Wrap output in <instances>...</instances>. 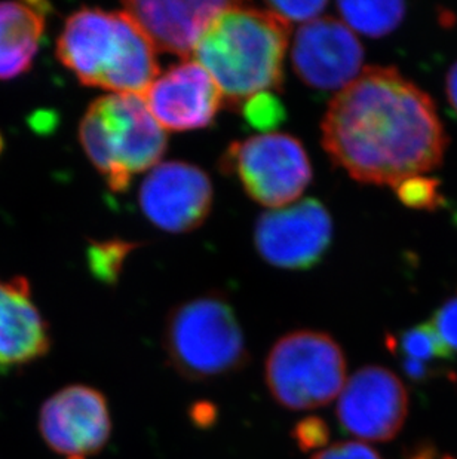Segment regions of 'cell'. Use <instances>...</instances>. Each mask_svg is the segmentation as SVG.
I'll return each mask as SVG.
<instances>
[{
    "label": "cell",
    "instance_id": "17",
    "mask_svg": "<svg viewBox=\"0 0 457 459\" xmlns=\"http://www.w3.org/2000/svg\"><path fill=\"white\" fill-rule=\"evenodd\" d=\"M388 347L400 359L406 377L413 382L434 381L449 372L445 361L453 359L431 323L414 325L388 339Z\"/></svg>",
    "mask_w": 457,
    "mask_h": 459
},
{
    "label": "cell",
    "instance_id": "19",
    "mask_svg": "<svg viewBox=\"0 0 457 459\" xmlns=\"http://www.w3.org/2000/svg\"><path fill=\"white\" fill-rule=\"evenodd\" d=\"M134 248V243L122 239L94 241L88 247V268L99 281L115 284L121 275L124 262Z\"/></svg>",
    "mask_w": 457,
    "mask_h": 459
},
{
    "label": "cell",
    "instance_id": "5",
    "mask_svg": "<svg viewBox=\"0 0 457 459\" xmlns=\"http://www.w3.org/2000/svg\"><path fill=\"white\" fill-rule=\"evenodd\" d=\"M168 363L190 382L217 381L248 361L246 338L223 296H199L168 312L162 334Z\"/></svg>",
    "mask_w": 457,
    "mask_h": 459
},
{
    "label": "cell",
    "instance_id": "28",
    "mask_svg": "<svg viewBox=\"0 0 457 459\" xmlns=\"http://www.w3.org/2000/svg\"><path fill=\"white\" fill-rule=\"evenodd\" d=\"M4 135L0 134V155H2V152H4Z\"/></svg>",
    "mask_w": 457,
    "mask_h": 459
},
{
    "label": "cell",
    "instance_id": "27",
    "mask_svg": "<svg viewBox=\"0 0 457 459\" xmlns=\"http://www.w3.org/2000/svg\"><path fill=\"white\" fill-rule=\"evenodd\" d=\"M445 90H447L450 104L457 113V63H454L453 67L450 69L449 74H447Z\"/></svg>",
    "mask_w": 457,
    "mask_h": 459
},
{
    "label": "cell",
    "instance_id": "26",
    "mask_svg": "<svg viewBox=\"0 0 457 459\" xmlns=\"http://www.w3.org/2000/svg\"><path fill=\"white\" fill-rule=\"evenodd\" d=\"M192 420L194 424L208 427L216 420V409L210 403H196L192 409Z\"/></svg>",
    "mask_w": 457,
    "mask_h": 459
},
{
    "label": "cell",
    "instance_id": "7",
    "mask_svg": "<svg viewBox=\"0 0 457 459\" xmlns=\"http://www.w3.org/2000/svg\"><path fill=\"white\" fill-rule=\"evenodd\" d=\"M220 169L239 180L251 200L271 210L294 204L312 182L306 149L282 133L233 142L221 156Z\"/></svg>",
    "mask_w": 457,
    "mask_h": 459
},
{
    "label": "cell",
    "instance_id": "10",
    "mask_svg": "<svg viewBox=\"0 0 457 459\" xmlns=\"http://www.w3.org/2000/svg\"><path fill=\"white\" fill-rule=\"evenodd\" d=\"M214 191L211 178L196 165L169 160L142 180L138 201L151 223L171 234H185L207 221Z\"/></svg>",
    "mask_w": 457,
    "mask_h": 459
},
{
    "label": "cell",
    "instance_id": "22",
    "mask_svg": "<svg viewBox=\"0 0 457 459\" xmlns=\"http://www.w3.org/2000/svg\"><path fill=\"white\" fill-rule=\"evenodd\" d=\"M327 2H268L266 8L268 11L282 20L285 24H294V22H314L316 18H320L323 9L327 8Z\"/></svg>",
    "mask_w": 457,
    "mask_h": 459
},
{
    "label": "cell",
    "instance_id": "9",
    "mask_svg": "<svg viewBox=\"0 0 457 459\" xmlns=\"http://www.w3.org/2000/svg\"><path fill=\"white\" fill-rule=\"evenodd\" d=\"M409 394L389 368L366 366L346 381L336 415L341 429L366 442H389L404 427Z\"/></svg>",
    "mask_w": 457,
    "mask_h": 459
},
{
    "label": "cell",
    "instance_id": "1",
    "mask_svg": "<svg viewBox=\"0 0 457 459\" xmlns=\"http://www.w3.org/2000/svg\"><path fill=\"white\" fill-rule=\"evenodd\" d=\"M321 130L337 167L379 186L440 167L449 143L431 97L393 67H368L339 91Z\"/></svg>",
    "mask_w": 457,
    "mask_h": 459
},
{
    "label": "cell",
    "instance_id": "12",
    "mask_svg": "<svg viewBox=\"0 0 457 459\" xmlns=\"http://www.w3.org/2000/svg\"><path fill=\"white\" fill-rule=\"evenodd\" d=\"M39 429L52 451L85 459L101 451L112 433L108 402L91 386H65L45 402Z\"/></svg>",
    "mask_w": 457,
    "mask_h": 459
},
{
    "label": "cell",
    "instance_id": "18",
    "mask_svg": "<svg viewBox=\"0 0 457 459\" xmlns=\"http://www.w3.org/2000/svg\"><path fill=\"white\" fill-rule=\"evenodd\" d=\"M337 9L350 30L370 38L389 35L406 15L402 2H339Z\"/></svg>",
    "mask_w": 457,
    "mask_h": 459
},
{
    "label": "cell",
    "instance_id": "21",
    "mask_svg": "<svg viewBox=\"0 0 457 459\" xmlns=\"http://www.w3.org/2000/svg\"><path fill=\"white\" fill-rule=\"evenodd\" d=\"M395 189L398 198L407 207L416 210H436L443 204L440 182L436 178L416 176L400 183Z\"/></svg>",
    "mask_w": 457,
    "mask_h": 459
},
{
    "label": "cell",
    "instance_id": "6",
    "mask_svg": "<svg viewBox=\"0 0 457 459\" xmlns=\"http://www.w3.org/2000/svg\"><path fill=\"white\" fill-rule=\"evenodd\" d=\"M264 382L276 403L314 411L339 399L346 384V357L336 339L296 330L278 339L264 364Z\"/></svg>",
    "mask_w": 457,
    "mask_h": 459
},
{
    "label": "cell",
    "instance_id": "14",
    "mask_svg": "<svg viewBox=\"0 0 457 459\" xmlns=\"http://www.w3.org/2000/svg\"><path fill=\"white\" fill-rule=\"evenodd\" d=\"M228 2H162V0H131L124 4L130 15L155 49L178 56L194 52L217 15Z\"/></svg>",
    "mask_w": 457,
    "mask_h": 459
},
{
    "label": "cell",
    "instance_id": "4",
    "mask_svg": "<svg viewBox=\"0 0 457 459\" xmlns=\"http://www.w3.org/2000/svg\"><path fill=\"white\" fill-rule=\"evenodd\" d=\"M83 151L108 187L124 192L134 174L155 169L168 139L142 96L108 94L92 101L79 126Z\"/></svg>",
    "mask_w": 457,
    "mask_h": 459
},
{
    "label": "cell",
    "instance_id": "2",
    "mask_svg": "<svg viewBox=\"0 0 457 459\" xmlns=\"http://www.w3.org/2000/svg\"><path fill=\"white\" fill-rule=\"evenodd\" d=\"M289 33V24L268 9L228 2L199 39L194 56L225 104L241 108L250 97L282 87Z\"/></svg>",
    "mask_w": 457,
    "mask_h": 459
},
{
    "label": "cell",
    "instance_id": "25",
    "mask_svg": "<svg viewBox=\"0 0 457 459\" xmlns=\"http://www.w3.org/2000/svg\"><path fill=\"white\" fill-rule=\"evenodd\" d=\"M312 459H384L363 442H339L316 452Z\"/></svg>",
    "mask_w": 457,
    "mask_h": 459
},
{
    "label": "cell",
    "instance_id": "16",
    "mask_svg": "<svg viewBox=\"0 0 457 459\" xmlns=\"http://www.w3.org/2000/svg\"><path fill=\"white\" fill-rule=\"evenodd\" d=\"M49 4L44 2H0V81L30 69L39 51Z\"/></svg>",
    "mask_w": 457,
    "mask_h": 459
},
{
    "label": "cell",
    "instance_id": "13",
    "mask_svg": "<svg viewBox=\"0 0 457 459\" xmlns=\"http://www.w3.org/2000/svg\"><path fill=\"white\" fill-rule=\"evenodd\" d=\"M142 97L158 124L174 133L208 128L225 104L216 81L196 60L171 65Z\"/></svg>",
    "mask_w": 457,
    "mask_h": 459
},
{
    "label": "cell",
    "instance_id": "3",
    "mask_svg": "<svg viewBox=\"0 0 457 459\" xmlns=\"http://www.w3.org/2000/svg\"><path fill=\"white\" fill-rule=\"evenodd\" d=\"M155 47L125 11L82 8L56 42L58 60L79 82L112 94L144 96L160 76Z\"/></svg>",
    "mask_w": 457,
    "mask_h": 459
},
{
    "label": "cell",
    "instance_id": "15",
    "mask_svg": "<svg viewBox=\"0 0 457 459\" xmlns=\"http://www.w3.org/2000/svg\"><path fill=\"white\" fill-rule=\"evenodd\" d=\"M47 323L24 277L0 278V368L30 363L49 350Z\"/></svg>",
    "mask_w": 457,
    "mask_h": 459
},
{
    "label": "cell",
    "instance_id": "8",
    "mask_svg": "<svg viewBox=\"0 0 457 459\" xmlns=\"http://www.w3.org/2000/svg\"><path fill=\"white\" fill-rule=\"evenodd\" d=\"M332 238V216L320 201L312 198L269 210L255 221V248L276 268H314L323 259Z\"/></svg>",
    "mask_w": 457,
    "mask_h": 459
},
{
    "label": "cell",
    "instance_id": "20",
    "mask_svg": "<svg viewBox=\"0 0 457 459\" xmlns=\"http://www.w3.org/2000/svg\"><path fill=\"white\" fill-rule=\"evenodd\" d=\"M242 115L253 128L273 131L284 122L287 112L284 104L273 92H260L241 104Z\"/></svg>",
    "mask_w": 457,
    "mask_h": 459
},
{
    "label": "cell",
    "instance_id": "11",
    "mask_svg": "<svg viewBox=\"0 0 457 459\" xmlns=\"http://www.w3.org/2000/svg\"><path fill=\"white\" fill-rule=\"evenodd\" d=\"M363 45L349 27L336 18H316L294 38L291 63L307 87L341 91L361 74Z\"/></svg>",
    "mask_w": 457,
    "mask_h": 459
},
{
    "label": "cell",
    "instance_id": "24",
    "mask_svg": "<svg viewBox=\"0 0 457 459\" xmlns=\"http://www.w3.org/2000/svg\"><path fill=\"white\" fill-rule=\"evenodd\" d=\"M431 325L452 357L457 359V293L434 314Z\"/></svg>",
    "mask_w": 457,
    "mask_h": 459
},
{
    "label": "cell",
    "instance_id": "23",
    "mask_svg": "<svg viewBox=\"0 0 457 459\" xmlns=\"http://www.w3.org/2000/svg\"><path fill=\"white\" fill-rule=\"evenodd\" d=\"M293 437L303 452H314L323 449L330 440V429L327 422L318 416H307L298 420L293 429Z\"/></svg>",
    "mask_w": 457,
    "mask_h": 459
}]
</instances>
